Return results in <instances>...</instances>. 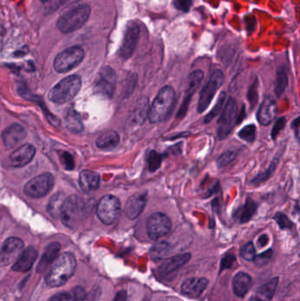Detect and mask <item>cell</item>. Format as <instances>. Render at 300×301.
Returning <instances> with one entry per match:
<instances>
[{"label":"cell","mask_w":300,"mask_h":301,"mask_svg":"<svg viewBox=\"0 0 300 301\" xmlns=\"http://www.w3.org/2000/svg\"><path fill=\"white\" fill-rule=\"evenodd\" d=\"M77 261L72 253L60 254L46 271L45 282L49 287H60L72 278L76 270Z\"/></svg>","instance_id":"obj_1"},{"label":"cell","mask_w":300,"mask_h":301,"mask_svg":"<svg viewBox=\"0 0 300 301\" xmlns=\"http://www.w3.org/2000/svg\"><path fill=\"white\" fill-rule=\"evenodd\" d=\"M91 14L89 5L75 2L61 14L57 22V27L63 34H69L80 29L88 20Z\"/></svg>","instance_id":"obj_2"},{"label":"cell","mask_w":300,"mask_h":301,"mask_svg":"<svg viewBox=\"0 0 300 301\" xmlns=\"http://www.w3.org/2000/svg\"><path fill=\"white\" fill-rule=\"evenodd\" d=\"M175 103V92L169 85L164 86L149 108L148 117L152 123L165 121L169 117Z\"/></svg>","instance_id":"obj_3"},{"label":"cell","mask_w":300,"mask_h":301,"mask_svg":"<svg viewBox=\"0 0 300 301\" xmlns=\"http://www.w3.org/2000/svg\"><path fill=\"white\" fill-rule=\"evenodd\" d=\"M89 207L80 197L73 195L65 198L61 209L60 218L63 225L71 229L75 228L88 214Z\"/></svg>","instance_id":"obj_4"},{"label":"cell","mask_w":300,"mask_h":301,"mask_svg":"<svg viewBox=\"0 0 300 301\" xmlns=\"http://www.w3.org/2000/svg\"><path fill=\"white\" fill-rule=\"evenodd\" d=\"M80 87V77L77 75L66 77L49 91V99L53 103H66L76 96Z\"/></svg>","instance_id":"obj_5"},{"label":"cell","mask_w":300,"mask_h":301,"mask_svg":"<svg viewBox=\"0 0 300 301\" xmlns=\"http://www.w3.org/2000/svg\"><path fill=\"white\" fill-rule=\"evenodd\" d=\"M85 57L80 46H73L60 52L55 59L54 68L59 73H65L78 66Z\"/></svg>","instance_id":"obj_6"},{"label":"cell","mask_w":300,"mask_h":301,"mask_svg":"<svg viewBox=\"0 0 300 301\" xmlns=\"http://www.w3.org/2000/svg\"><path fill=\"white\" fill-rule=\"evenodd\" d=\"M224 73L221 70H215L211 73L209 80L202 87L200 93L197 110L198 113H203L206 110L211 100L214 98L217 91L220 89L224 83Z\"/></svg>","instance_id":"obj_7"},{"label":"cell","mask_w":300,"mask_h":301,"mask_svg":"<svg viewBox=\"0 0 300 301\" xmlns=\"http://www.w3.org/2000/svg\"><path fill=\"white\" fill-rule=\"evenodd\" d=\"M121 211V202L119 199L112 196H104L99 202L96 213L99 220L105 225H112L117 221Z\"/></svg>","instance_id":"obj_8"},{"label":"cell","mask_w":300,"mask_h":301,"mask_svg":"<svg viewBox=\"0 0 300 301\" xmlns=\"http://www.w3.org/2000/svg\"><path fill=\"white\" fill-rule=\"evenodd\" d=\"M237 102L230 97L223 108L222 114L218 121V136L220 140H224L231 133L234 125L237 123Z\"/></svg>","instance_id":"obj_9"},{"label":"cell","mask_w":300,"mask_h":301,"mask_svg":"<svg viewBox=\"0 0 300 301\" xmlns=\"http://www.w3.org/2000/svg\"><path fill=\"white\" fill-rule=\"evenodd\" d=\"M54 184L53 176L49 173H45L29 181L24 188V192L29 198H43L51 191Z\"/></svg>","instance_id":"obj_10"},{"label":"cell","mask_w":300,"mask_h":301,"mask_svg":"<svg viewBox=\"0 0 300 301\" xmlns=\"http://www.w3.org/2000/svg\"><path fill=\"white\" fill-rule=\"evenodd\" d=\"M171 228L172 222L170 219L161 212L153 213L149 217L146 223L148 237L153 241H157L164 237L170 232Z\"/></svg>","instance_id":"obj_11"},{"label":"cell","mask_w":300,"mask_h":301,"mask_svg":"<svg viewBox=\"0 0 300 301\" xmlns=\"http://www.w3.org/2000/svg\"><path fill=\"white\" fill-rule=\"evenodd\" d=\"M24 250V242L20 239L10 237L0 246V267L14 263Z\"/></svg>","instance_id":"obj_12"},{"label":"cell","mask_w":300,"mask_h":301,"mask_svg":"<svg viewBox=\"0 0 300 301\" xmlns=\"http://www.w3.org/2000/svg\"><path fill=\"white\" fill-rule=\"evenodd\" d=\"M117 84V74L112 68H102L99 74V78L94 85L96 94L106 98H112Z\"/></svg>","instance_id":"obj_13"},{"label":"cell","mask_w":300,"mask_h":301,"mask_svg":"<svg viewBox=\"0 0 300 301\" xmlns=\"http://www.w3.org/2000/svg\"><path fill=\"white\" fill-rule=\"evenodd\" d=\"M139 33L140 28L137 23L131 21L127 25L121 48L119 50V56L121 59L127 60L134 54L139 41Z\"/></svg>","instance_id":"obj_14"},{"label":"cell","mask_w":300,"mask_h":301,"mask_svg":"<svg viewBox=\"0 0 300 301\" xmlns=\"http://www.w3.org/2000/svg\"><path fill=\"white\" fill-rule=\"evenodd\" d=\"M202 80H203V72L201 70H197L188 76V88L186 90L183 102L181 104L179 112L177 114V118H182L186 115L193 95L202 84Z\"/></svg>","instance_id":"obj_15"},{"label":"cell","mask_w":300,"mask_h":301,"mask_svg":"<svg viewBox=\"0 0 300 301\" xmlns=\"http://www.w3.org/2000/svg\"><path fill=\"white\" fill-rule=\"evenodd\" d=\"M149 114V99L147 97H141L137 100L135 106L130 111L128 124L130 127H139L142 125Z\"/></svg>","instance_id":"obj_16"},{"label":"cell","mask_w":300,"mask_h":301,"mask_svg":"<svg viewBox=\"0 0 300 301\" xmlns=\"http://www.w3.org/2000/svg\"><path fill=\"white\" fill-rule=\"evenodd\" d=\"M36 148L32 144H23L10 155V163L14 167H22L31 162L36 155Z\"/></svg>","instance_id":"obj_17"},{"label":"cell","mask_w":300,"mask_h":301,"mask_svg":"<svg viewBox=\"0 0 300 301\" xmlns=\"http://www.w3.org/2000/svg\"><path fill=\"white\" fill-rule=\"evenodd\" d=\"M147 202V194L137 193L132 195L126 202L124 213L129 220H136L142 213Z\"/></svg>","instance_id":"obj_18"},{"label":"cell","mask_w":300,"mask_h":301,"mask_svg":"<svg viewBox=\"0 0 300 301\" xmlns=\"http://www.w3.org/2000/svg\"><path fill=\"white\" fill-rule=\"evenodd\" d=\"M26 136L27 131L24 127L19 123H14L3 131L2 140L6 148H14L26 138Z\"/></svg>","instance_id":"obj_19"},{"label":"cell","mask_w":300,"mask_h":301,"mask_svg":"<svg viewBox=\"0 0 300 301\" xmlns=\"http://www.w3.org/2000/svg\"><path fill=\"white\" fill-rule=\"evenodd\" d=\"M61 245L59 242H52L49 244L44 249L40 261L36 267V271L39 274H42L49 270V267L54 262L55 260L60 255Z\"/></svg>","instance_id":"obj_20"},{"label":"cell","mask_w":300,"mask_h":301,"mask_svg":"<svg viewBox=\"0 0 300 301\" xmlns=\"http://www.w3.org/2000/svg\"><path fill=\"white\" fill-rule=\"evenodd\" d=\"M278 113V106L271 97H266L257 112V119L261 125L268 126L274 121Z\"/></svg>","instance_id":"obj_21"},{"label":"cell","mask_w":300,"mask_h":301,"mask_svg":"<svg viewBox=\"0 0 300 301\" xmlns=\"http://www.w3.org/2000/svg\"><path fill=\"white\" fill-rule=\"evenodd\" d=\"M38 256V252L34 247H28L23 250L18 260L15 261L12 270L16 272L26 273L31 270Z\"/></svg>","instance_id":"obj_22"},{"label":"cell","mask_w":300,"mask_h":301,"mask_svg":"<svg viewBox=\"0 0 300 301\" xmlns=\"http://www.w3.org/2000/svg\"><path fill=\"white\" fill-rule=\"evenodd\" d=\"M209 281L204 278H190L181 284V292L185 296L198 298L208 286Z\"/></svg>","instance_id":"obj_23"},{"label":"cell","mask_w":300,"mask_h":301,"mask_svg":"<svg viewBox=\"0 0 300 301\" xmlns=\"http://www.w3.org/2000/svg\"><path fill=\"white\" fill-rule=\"evenodd\" d=\"M190 258H191V255L189 253H184V254L172 256L171 258L166 259L158 269L159 274L165 276V275L170 274L175 270H179L180 268H181L186 263H188Z\"/></svg>","instance_id":"obj_24"},{"label":"cell","mask_w":300,"mask_h":301,"mask_svg":"<svg viewBox=\"0 0 300 301\" xmlns=\"http://www.w3.org/2000/svg\"><path fill=\"white\" fill-rule=\"evenodd\" d=\"M100 181V175L94 171L83 170L80 175L79 183L81 189L85 193H88L98 189Z\"/></svg>","instance_id":"obj_25"},{"label":"cell","mask_w":300,"mask_h":301,"mask_svg":"<svg viewBox=\"0 0 300 301\" xmlns=\"http://www.w3.org/2000/svg\"><path fill=\"white\" fill-rule=\"evenodd\" d=\"M252 286L251 277L245 272H239L233 279V290L239 298H244Z\"/></svg>","instance_id":"obj_26"},{"label":"cell","mask_w":300,"mask_h":301,"mask_svg":"<svg viewBox=\"0 0 300 301\" xmlns=\"http://www.w3.org/2000/svg\"><path fill=\"white\" fill-rule=\"evenodd\" d=\"M85 295L84 288L76 286L71 291L56 293L49 299V301H84Z\"/></svg>","instance_id":"obj_27"},{"label":"cell","mask_w":300,"mask_h":301,"mask_svg":"<svg viewBox=\"0 0 300 301\" xmlns=\"http://www.w3.org/2000/svg\"><path fill=\"white\" fill-rule=\"evenodd\" d=\"M120 142V137L117 131H109L100 136L96 140V145L102 150H110L117 147Z\"/></svg>","instance_id":"obj_28"},{"label":"cell","mask_w":300,"mask_h":301,"mask_svg":"<svg viewBox=\"0 0 300 301\" xmlns=\"http://www.w3.org/2000/svg\"><path fill=\"white\" fill-rule=\"evenodd\" d=\"M257 208L258 207H257L256 202H254L250 198H247L244 206L238 211V213H239L238 218H239L240 223L243 224V223H246V222L251 221L252 218L256 213Z\"/></svg>","instance_id":"obj_29"},{"label":"cell","mask_w":300,"mask_h":301,"mask_svg":"<svg viewBox=\"0 0 300 301\" xmlns=\"http://www.w3.org/2000/svg\"><path fill=\"white\" fill-rule=\"evenodd\" d=\"M65 123L68 129L72 132L78 133L83 130V123L81 121L80 117L78 113L73 110H71L66 114Z\"/></svg>","instance_id":"obj_30"},{"label":"cell","mask_w":300,"mask_h":301,"mask_svg":"<svg viewBox=\"0 0 300 301\" xmlns=\"http://www.w3.org/2000/svg\"><path fill=\"white\" fill-rule=\"evenodd\" d=\"M64 200H65L64 195L62 193L57 194L50 199L49 205H48V211L52 216L55 217V218L60 217L61 209L63 206Z\"/></svg>","instance_id":"obj_31"},{"label":"cell","mask_w":300,"mask_h":301,"mask_svg":"<svg viewBox=\"0 0 300 301\" xmlns=\"http://www.w3.org/2000/svg\"><path fill=\"white\" fill-rule=\"evenodd\" d=\"M288 85V75L284 68L278 69L277 81H276V95L278 97H281L286 90Z\"/></svg>","instance_id":"obj_32"},{"label":"cell","mask_w":300,"mask_h":301,"mask_svg":"<svg viewBox=\"0 0 300 301\" xmlns=\"http://www.w3.org/2000/svg\"><path fill=\"white\" fill-rule=\"evenodd\" d=\"M171 251V246L169 243L166 241H161V242L158 243L156 245H154L150 251V255L152 256V258L155 260H160L165 258L167 254H169Z\"/></svg>","instance_id":"obj_33"},{"label":"cell","mask_w":300,"mask_h":301,"mask_svg":"<svg viewBox=\"0 0 300 301\" xmlns=\"http://www.w3.org/2000/svg\"><path fill=\"white\" fill-rule=\"evenodd\" d=\"M278 278H274V279L269 280L268 283H264L258 289V293L264 297L265 299H267L268 301H271L273 298L275 292L278 287Z\"/></svg>","instance_id":"obj_34"},{"label":"cell","mask_w":300,"mask_h":301,"mask_svg":"<svg viewBox=\"0 0 300 301\" xmlns=\"http://www.w3.org/2000/svg\"><path fill=\"white\" fill-rule=\"evenodd\" d=\"M239 137L247 143H253L256 138V127L254 124H248L242 128L239 132Z\"/></svg>","instance_id":"obj_35"},{"label":"cell","mask_w":300,"mask_h":301,"mask_svg":"<svg viewBox=\"0 0 300 301\" xmlns=\"http://www.w3.org/2000/svg\"><path fill=\"white\" fill-rule=\"evenodd\" d=\"M163 156L160 153H157L156 151H152L148 156V165L149 170L152 173H154L161 166L162 159Z\"/></svg>","instance_id":"obj_36"},{"label":"cell","mask_w":300,"mask_h":301,"mask_svg":"<svg viewBox=\"0 0 300 301\" xmlns=\"http://www.w3.org/2000/svg\"><path fill=\"white\" fill-rule=\"evenodd\" d=\"M278 159H275L273 162L270 164L269 168L265 171L264 173H260L251 181L252 184H259L260 182H263L264 181H267L269 179L270 176L273 174L274 170L276 169L277 165H278Z\"/></svg>","instance_id":"obj_37"},{"label":"cell","mask_w":300,"mask_h":301,"mask_svg":"<svg viewBox=\"0 0 300 301\" xmlns=\"http://www.w3.org/2000/svg\"><path fill=\"white\" fill-rule=\"evenodd\" d=\"M240 256L244 260L247 261H254L256 258V247L252 241L245 244L240 249Z\"/></svg>","instance_id":"obj_38"},{"label":"cell","mask_w":300,"mask_h":301,"mask_svg":"<svg viewBox=\"0 0 300 301\" xmlns=\"http://www.w3.org/2000/svg\"><path fill=\"white\" fill-rule=\"evenodd\" d=\"M224 99H225V94H224V93H222V94L220 95V97H219L218 101H217V104L214 106V108L211 109V112L209 113V114L207 115V117H205L204 121H205L206 123L207 122H210L212 119H214V118L220 114V111L223 109Z\"/></svg>","instance_id":"obj_39"},{"label":"cell","mask_w":300,"mask_h":301,"mask_svg":"<svg viewBox=\"0 0 300 301\" xmlns=\"http://www.w3.org/2000/svg\"><path fill=\"white\" fill-rule=\"evenodd\" d=\"M69 0H49L44 3V12L46 14H53L59 7L65 5Z\"/></svg>","instance_id":"obj_40"},{"label":"cell","mask_w":300,"mask_h":301,"mask_svg":"<svg viewBox=\"0 0 300 301\" xmlns=\"http://www.w3.org/2000/svg\"><path fill=\"white\" fill-rule=\"evenodd\" d=\"M272 256H273V250L269 249V250L256 256L254 261H255L256 266L262 267V266L267 265L269 263L271 258H272Z\"/></svg>","instance_id":"obj_41"},{"label":"cell","mask_w":300,"mask_h":301,"mask_svg":"<svg viewBox=\"0 0 300 301\" xmlns=\"http://www.w3.org/2000/svg\"><path fill=\"white\" fill-rule=\"evenodd\" d=\"M236 158V153L233 151H226L225 153L220 155L217 161V165L219 167L227 166L231 162H233Z\"/></svg>","instance_id":"obj_42"},{"label":"cell","mask_w":300,"mask_h":301,"mask_svg":"<svg viewBox=\"0 0 300 301\" xmlns=\"http://www.w3.org/2000/svg\"><path fill=\"white\" fill-rule=\"evenodd\" d=\"M275 220L281 229H291L293 226V223L289 220L286 215L282 213H277V215L275 216Z\"/></svg>","instance_id":"obj_43"},{"label":"cell","mask_w":300,"mask_h":301,"mask_svg":"<svg viewBox=\"0 0 300 301\" xmlns=\"http://www.w3.org/2000/svg\"><path fill=\"white\" fill-rule=\"evenodd\" d=\"M193 0H174V5L176 9L183 13H188L192 6Z\"/></svg>","instance_id":"obj_44"},{"label":"cell","mask_w":300,"mask_h":301,"mask_svg":"<svg viewBox=\"0 0 300 301\" xmlns=\"http://www.w3.org/2000/svg\"><path fill=\"white\" fill-rule=\"evenodd\" d=\"M236 261V257L233 254H227L222 258L221 264H220V270L230 269L233 263Z\"/></svg>","instance_id":"obj_45"},{"label":"cell","mask_w":300,"mask_h":301,"mask_svg":"<svg viewBox=\"0 0 300 301\" xmlns=\"http://www.w3.org/2000/svg\"><path fill=\"white\" fill-rule=\"evenodd\" d=\"M285 123H286V120H285L284 117L279 118L278 121L275 122L273 129H272V131H271V138H272L274 140L277 139V137H278V134L280 133V131H282V129L284 128Z\"/></svg>","instance_id":"obj_46"},{"label":"cell","mask_w":300,"mask_h":301,"mask_svg":"<svg viewBox=\"0 0 300 301\" xmlns=\"http://www.w3.org/2000/svg\"><path fill=\"white\" fill-rule=\"evenodd\" d=\"M248 99L250 101V104L252 105V107H255L256 102H257V100H258V94H257V81H255L254 84L252 85L250 87V90L248 93Z\"/></svg>","instance_id":"obj_47"},{"label":"cell","mask_w":300,"mask_h":301,"mask_svg":"<svg viewBox=\"0 0 300 301\" xmlns=\"http://www.w3.org/2000/svg\"><path fill=\"white\" fill-rule=\"evenodd\" d=\"M63 161L67 170H72L74 168V160L68 152H64L63 153Z\"/></svg>","instance_id":"obj_48"},{"label":"cell","mask_w":300,"mask_h":301,"mask_svg":"<svg viewBox=\"0 0 300 301\" xmlns=\"http://www.w3.org/2000/svg\"><path fill=\"white\" fill-rule=\"evenodd\" d=\"M127 301V292L124 290L120 291L117 293L113 301Z\"/></svg>","instance_id":"obj_49"},{"label":"cell","mask_w":300,"mask_h":301,"mask_svg":"<svg viewBox=\"0 0 300 301\" xmlns=\"http://www.w3.org/2000/svg\"><path fill=\"white\" fill-rule=\"evenodd\" d=\"M268 242H269V237H268L267 234H262L258 239V243H259L260 247H263L267 246Z\"/></svg>","instance_id":"obj_50"},{"label":"cell","mask_w":300,"mask_h":301,"mask_svg":"<svg viewBox=\"0 0 300 301\" xmlns=\"http://www.w3.org/2000/svg\"><path fill=\"white\" fill-rule=\"evenodd\" d=\"M292 127H293V130L295 131L296 138L299 139V129H300V118H296L295 121H293L292 123Z\"/></svg>","instance_id":"obj_51"},{"label":"cell","mask_w":300,"mask_h":301,"mask_svg":"<svg viewBox=\"0 0 300 301\" xmlns=\"http://www.w3.org/2000/svg\"><path fill=\"white\" fill-rule=\"evenodd\" d=\"M248 301H263L261 299H260V297L258 296H253L251 297V299L249 300Z\"/></svg>","instance_id":"obj_52"},{"label":"cell","mask_w":300,"mask_h":301,"mask_svg":"<svg viewBox=\"0 0 300 301\" xmlns=\"http://www.w3.org/2000/svg\"><path fill=\"white\" fill-rule=\"evenodd\" d=\"M40 1H41V2H42V3L44 4V3H46V2H47V1H49V0H40Z\"/></svg>","instance_id":"obj_53"}]
</instances>
